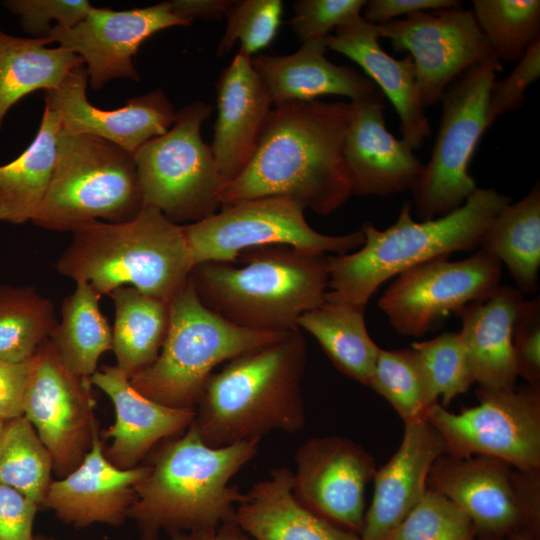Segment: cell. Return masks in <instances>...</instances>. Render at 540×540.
Segmentation results:
<instances>
[{
	"label": "cell",
	"mask_w": 540,
	"mask_h": 540,
	"mask_svg": "<svg viewBox=\"0 0 540 540\" xmlns=\"http://www.w3.org/2000/svg\"><path fill=\"white\" fill-rule=\"evenodd\" d=\"M350 102L274 106L246 168L229 184L221 207L267 196L290 198L326 216L353 195L344 159Z\"/></svg>",
	"instance_id": "1"
},
{
	"label": "cell",
	"mask_w": 540,
	"mask_h": 540,
	"mask_svg": "<svg viewBox=\"0 0 540 540\" xmlns=\"http://www.w3.org/2000/svg\"><path fill=\"white\" fill-rule=\"evenodd\" d=\"M307 346L300 328L244 352L207 379L190 426L211 447L296 433L306 422L302 379Z\"/></svg>",
	"instance_id": "2"
},
{
	"label": "cell",
	"mask_w": 540,
	"mask_h": 540,
	"mask_svg": "<svg viewBox=\"0 0 540 540\" xmlns=\"http://www.w3.org/2000/svg\"><path fill=\"white\" fill-rule=\"evenodd\" d=\"M259 440L224 447L205 444L192 426L154 455L147 475L136 486L128 518L140 540L216 528L235 518L244 499L231 479L258 452Z\"/></svg>",
	"instance_id": "3"
},
{
	"label": "cell",
	"mask_w": 540,
	"mask_h": 540,
	"mask_svg": "<svg viewBox=\"0 0 540 540\" xmlns=\"http://www.w3.org/2000/svg\"><path fill=\"white\" fill-rule=\"evenodd\" d=\"M510 203L508 195L493 188H477L462 206L435 219L415 221L408 202L384 230L365 223L359 250L328 255L325 301L365 308L388 279L435 258L475 250L491 221Z\"/></svg>",
	"instance_id": "4"
},
{
	"label": "cell",
	"mask_w": 540,
	"mask_h": 540,
	"mask_svg": "<svg viewBox=\"0 0 540 540\" xmlns=\"http://www.w3.org/2000/svg\"><path fill=\"white\" fill-rule=\"evenodd\" d=\"M240 257L243 266L205 262L194 266L189 276L201 302L232 324L285 333L325 301L328 255L266 246Z\"/></svg>",
	"instance_id": "5"
},
{
	"label": "cell",
	"mask_w": 540,
	"mask_h": 540,
	"mask_svg": "<svg viewBox=\"0 0 540 540\" xmlns=\"http://www.w3.org/2000/svg\"><path fill=\"white\" fill-rule=\"evenodd\" d=\"M71 233L56 269L100 296L128 286L170 303L189 280L193 265L183 227L156 208L143 206L129 221L96 220Z\"/></svg>",
	"instance_id": "6"
},
{
	"label": "cell",
	"mask_w": 540,
	"mask_h": 540,
	"mask_svg": "<svg viewBox=\"0 0 540 540\" xmlns=\"http://www.w3.org/2000/svg\"><path fill=\"white\" fill-rule=\"evenodd\" d=\"M282 334L250 330L225 320L201 302L189 279L170 302L169 327L158 357L130 377V382L160 404L194 410L218 365Z\"/></svg>",
	"instance_id": "7"
},
{
	"label": "cell",
	"mask_w": 540,
	"mask_h": 540,
	"mask_svg": "<svg viewBox=\"0 0 540 540\" xmlns=\"http://www.w3.org/2000/svg\"><path fill=\"white\" fill-rule=\"evenodd\" d=\"M142 207L131 153L95 136L61 130L54 172L35 225L72 232L96 220L129 221Z\"/></svg>",
	"instance_id": "8"
},
{
	"label": "cell",
	"mask_w": 540,
	"mask_h": 540,
	"mask_svg": "<svg viewBox=\"0 0 540 540\" xmlns=\"http://www.w3.org/2000/svg\"><path fill=\"white\" fill-rule=\"evenodd\" d=\"M212 106L196 100L176 111L171 128L132 155L143 206L159 210L175 224L201 221L221 206L223 183L211 145L201 137Z\"/></svg>",
	"instance_id": "9"
},
{
	"label": "cell",
	"mask_w": 540,
	"mask_h": 540,
	"mask_svg": "<svg viewBox=\"0 0 540 540\" xmlns=\"http://www.w3.org/2000/svg\"><path fill=\"white\" fill-rule=\"evenodd\" d=\"M499 68V60L492 53L463 72L444 92L431 157L411 190L420 221L454 211L477 189L468 167L484 131L490 127L488 100Z\"/></svg>",
	"instance_id": "10"
},
{
	"label": "cell",
	"mask_w": 540,
	"mask_h": 540,
	"mask_svg": "<svg viewBox=\"0 0 540 540\" xmlns=\"http://www.w3.org/2000/svg\"><path fill=\"white\" fill-rule=\"evenodd\" d=\"M222 208L201 221L182 225L193 267L205 262L234 263L244 251L266 246L340 255L365 241L362 228L344 235L317 232L307 223L305 209L286 197L247 199Z\"/></svg>",
	"instance_id": "11"
},
{
	"label": "cell",
	"mask_w": 540,
	"mask_h": 540,
	"mask_svg": "<svg viewBox=\"0 0 540 540\" xmlns=\"http://www.w3.org/2000/svg\"><path fill=\"white\" fill-rule=\"evenodd\" d=\"M427 487L459 506L478 535L505 539L524 530L540 538V468L520 470L490 456L441 455Z\"/></svg>",
	"instance_id": "12"
},
{
	"label": "cell",
	"mask_w": 540,
	"mask_h": 540,
	"mask_svg": "<svg viewBox=\"0 0 540 540\" xmlns=\"http://www.w3.org/2000/svg\"><path fill=\"white\" fill-rule=\"evenodd\" d=\"M479 404L448 411L439 402L424 418L439 432L445 454L501 459L520 470L540 468V388L477 389Z\"/></svg>",
	"instance_id": "13"
},
{
	"label": "cell",
	"mask_w": 540,
	"mask_h": 540,
	"mask_svg": "<svg viewBox=\"0 0 540 540\" xmlns=\"http://www.w3.org/2000/svg\"><path fill=\"white\" fill-rule=\"evenodd\" d=\"M501 268L482 250L458 261L435 258L399 274L378 306L396 332L422 337L449 314L490 297L500 285Z\"/></svg>",
	"instance_id": "14"
},
{
	"label": "cell",
	"mask_w": 540,
	"mask_h": 540,
	"mask_svg": "<svg viewBox=\"0 0 540 540\" xmlns=\"http://www.w3.org/2000/svg\"><path fill=\"white\" fill-rule=\"evenodd\" d=\"M376 26L396 52L409 53L425 109L441 101L463 72L492 54L472 10L461 6L418 11Z\"/></svg>",
	"instance_id": "15"
},
{
	"label": "cell",
	"mask_w": 540,
	"mask_h": 540,
	"mask_svg": "<svg viewBox=\"0 0 540 540\" xmlns=\"http://www.w3.org/2000/svg\"><path fill=\"white\" fill-rule=\"evenodd\" d=\"M95 398L90 378L71 373L49 339L34 355L23 416L32 424L62 478L89 451L95 430Z\"/></svg>",
	"instance_id": "16"
},
{
	"label": "cell",
	"mask_w": 540,
	"mask_h": 540,
	"mask_svg": "<svg viewBox=\"0 0 540 540\" xmlns=\"http://www.w3.org/2000/svg\"><path fill=\"white\" fill-rule=\"evenodd\" d=\"M294 460L295 498L320 517L360 535L365 489L377 470L374 457L349 438L324 436L307 440Z\"/></svg>",
	"instance_id": "17"
},
{
	"label": "cell",
	"mask_w": 540,
	"mask_h": 540,
	"mask_svg": "<svg viewBox=\"0 0 540 540\" xmlns=\"http://www.w3.org/2000/svg\"><path fill=\"white\" fill-rule=\"evenodd\" d=\"M191 24L173 14L168 1L120 11L93 7L75 26L54 25L48 37L81 57L98 90L116 78L140 81L133 58L143 42L161 30Z\"/></svg>",
	"instance_id": "18"
},
{
	"label": "cell",
	"mask_w": 540,
	"mask_h": 540,
	"mask_svg": "<svg viewBox=\"0 0 540 540\" xmlns=\"http://www.w3.org/2000/svg\"><path fill=\"white\" fill-rule=\"evenodd\" d=\"M87 81L82 65L59 87L44 93L45 105L59 114L65 132L95 136L133 154L148 140L165 134L175 121L173 104L160 89L131 98L121 108L103 110L88 101Z\"/></svg>",
	"instance_id": "19"
},
{
	"label": "cell",
	"mask_w": 540,
	"mask_h": 540,
	"mask_svg": "<svg viewBox=\"0 0 540 540\" xmlns=\"http://www.w3.org/2000/svg\"><path fill=\"white\" fill-rule=\"evenodd\" d=\"M350 104L344 159L353 195L387 197L411 191L424 164L403 139L388 131L384 96Z\"/></svg>",
	"instance_id": "20"
},
{
	"label": "cell",
	"mask_w": 540,
	"mask_h": 540,
	"mask_svg": "<svg viewBox=\"0 0 540 540\" xmlns=\"http://www.w3.org/2000/svg\"><path fill=\"white\" fill-rule=\"evenodd\" d=\"M148 471L149 465L121 469L112 464L95 430L82 462L51 482L42 505L62 522L77 528L96 523L118 526L128 518L136 486Z\"/></svg>",
	"instance_id": "21"
},
{
	"label": "cell",
	"mask_w": 540,
	"mask_h": 540,
	"mask_svg": "<svg viewBox=\"0 0 540 540\" xmlns=\"http://www.w3.org/2000/svg\"><path fill=\"white\" fill-rule=\"evenodd\" d=\"M215 89L218 114L211 149L225 187L250 162L273 102L251 57L239 51L221 71Z\"/></svg>",
	"instance_id": "22"
},
{
	"label": "cell",
	"mask_w": 540,
	"mask_h": 540,
	"mask_svg": "<svg viewBox=\"0 0 540 540\" xmlns=\"http://www.w3.org/2000/svg\"><path fill=\"white\" fill-rule=\"evenodd\" d=\"M404 425L399 448L373 477V496L366 509L362 540L386 539L422 499L432 465L445 454L441 435L425 418Z\"/></svg>",
	"instance_id": "23"
},
{
	"label": "cell",
	"mask_w": 540,
	"mask_h": 540,
	"mask_svg": "<svg viewBox=\"0 0 540 540\" xmlns=\"http://www.w3.org/2000/svg\"><path fill=\"white\" fill-rule=\"evenodd\" d=\"M90 382L114 405L115 421L104 432L112 441L104 453L118 468L138 466L160 440L185 431L193 421V409L168 407L146 397L116 365L103 366L90 377Z\"/></svg>",
	"instance_id": "24"
},
{
	"label": "cell",
	"mask_w": 540,
	"mask_h": 540,
	"mask_svg": "<svg viewBox=\"0 0 540 540\" xmlns=\"http://www.w3.org/2000/svg\"><path fill=\"white\" fill-rule=\"evenodd\" d=\"M377 26L361 15L340 25L324 43L357 63L381 93L393 104L400 121L402 139L419 149L430 136L431 129L425 114L415 79V67L409 55L395 59L379 43Z\"/></svg>",
	"instance_id": "25"
},
{
	"label": "cell",
	"mask_w": 540,
	"mask_h": 540,
	"mask_svg": "<svg viewBox=\"0 0 540 540\" xmlns=\"http://www.w3.org/2000/svg\"><path fill=\"white\" fill-rule=\"evenodd\" d=\"M326 51L324 41L313 40L303 42L292 54H256L251 62L274 106L314 101L324 95L344 96L350 102L384 96L367 76L329 61Z\"/></svg>",
	"instance_id": "26"
},
{
	"label": "cell",
	"mask_w": 540,
	"mask_h": 540,
	"mask_svg": "<svg viewBox=\"0 0 540 540\" xmlns=\"http://www.w3.org/2000/svg\"><path fill=\"white\" fill-rule=\"evenodd\" d=\"M523 293L499 285L488 298L472 302L457 316L458 333L474 383L484 390L513 389L518 378L513 355V325Z\"/></svg>",
	"instance_id": "27"
},
{
	"label": "cell",
	"mask_w": 540,
	"mask_h": 540,
	"mask_svg": "<svg viewBox=\"0 0 540 540\" xmlns=\"http://www.w3.org/2000/svg\"><path fill=\"white\" fill-rule=\"evenodd\" d=\"M293 472L271 470L237 505L238 525L256 540H362L302 505L294 496Z\"/></svg>",
	"instance_id": "28"
},
{
	"label": "cell",
	"mask_w": 540,
	"mask_h": 540,
	"mask_svg": "<svg viewBox=\"0 0 540 540\" xmlns=\"http://www.w3.org/2000/svg\"><path fill=\"white\" fill-rule=\"evenodd\" d=\"M61 130L59 114L45 105L31 144L13 161L0 165V221H33L52 179Z\"/></svg>",
	"instance_id": "29"
},
{
	"label": "cell",
	"mask_w": 540,
	"mask_h": 540,
	"mask_svg": "<svg viewBox=\"0 0 540 540\" xmlns=\"http://www.w3.org/2000/svg\"><path fill=\"white\" fill-rule=\"evenodd\" d=\"M50 43L49 37H18L0 28V130L7 112L22 98L39 89H56L84 64L62 46L46 47Z\"/></svg>",
	"instance_id": "30"
},
{
	"label": "cell",
	"mask_w": 540,
	"mask_h": 540,
	"mask_svg": "<svg viewBox=\"0 0 540 540\" xmlns=\"http://www.w3.org/2000/svg\"><path fill=\"white\" fill-rule=\"evenodd\" d=\"M364 311V307L324 301L302 314L297 327L317 340L341 373L369 386L380 347L367 331Z\"/></svg>",
	"instance_id": "31"
},
{
	"label": "cell",
	"mask_w": 540,
	"mask_h": 540,
	"mask_svg": "<svg viewBox=\"0 0 540 540\" xmlns=\"http://www.w3.org/2000/svg\"><path fill=\"white\" fill-rule=\"evenodd\" d=\"M114 303L112 350L116 366L132 377L158 357L170 320V303L133 287L110 294Z\"/></svg>",
	"instance_id": "32"
},
{
	"label": "cell",
	"mask_w": 540,
	"mask_h": 540,
	"mask_svg": "<svg viewBox=\"0 0 540 540\" xmlns=\"http://www.w3.org/2000/svg\"><path fill=\"white\" fill-rule=\"evenodd\" d=\"M479 246L506 265L521 292H536L540 266L539 187L503 208L486 228Z\"/></svg>",
	"instance_id": "33"
},
{
	"label": "cell",
	"mask_w": 540,
	"mask_h": 540,
	"mask_svg": "<svg viewBox=\"0 0 540 540\" xmlns=\"http://www.w3.org/2000/svg\"><path fill=\"white\" fill-rule=\"evenodd\" d=\"M100 298L88 283H76L63 300L61 321L49 336L60 361L79 377L90 378L100 356L112 350V328L100 310Z\"/></svg>",
	"instance_id": "34"
},
{
	"label": "cell",
	"mask_w": 540,
	"mask_h": 540,
	"mask_svg": "<svg viewBox=\"0 0 540 540\" xmlns=\"http://www.w3.org/2000/svg\"><path fill=\"white\" fill-rule=\"evenodd\" d=\"M57 323L53 302L35 288L0 286V360L32 358Z\"/></svg>",
	"instance_id": "35"
},
{
	"label": "cell",
	"mask_w": 540,
	"mask_h": 540,
	"mask_svg": "<svg viewBox=\"0 0 540 540\" xmlns=\"http://www.w3.org/2000/svg\"><path fill=\"white\" fill-rule=\"evenodd\" d=\"M52 471L51 454L26 417L6 421L0 438V483L39 507L53 481Z\"/></svg>",
	"instance_id": "36"
},
{
	"label": "cell",
	"mask_w": 540,
	"mask_h": 540,
	"mask_svg": "<svg viewBox=\"0 0 540 540\" xmlns=\"http://www.w3.org/2000/svg\"><path fill=\"white\" fill-rule=\"evenodd\" d=\"M472 3L476 22L498 60L518 62L540 38L539 0H473Z\"/></svg>",
	"instance_id": "37"
},
{
	"label": "cell",
	"mask_w": 540,
	"mask_h": 540,
	"mask_svg": "<svg viewBox=\"0 0 540 540\" xmlns=\"http://www.w3.org/2000/svg\"><path fill=\"white\" fill-rule=\"evenodd\" d=\"M369 387L392 405L404 423L424 418L428 408L437 403L430 395L420 357L413 347L379 348Z\"/></svg>",
	"instance_id": "38"
},
{
	"label": "cell",
	"mask_w": 540,
	"mask_h": 540,
	"mask_svg": "<svg viewBox=\"0 0 540 540\" xmlns=\"http://www.w3.org/2000/svg\"><path fill=\"white\" fill-rule=\"evenodd\" d=\"M477 536L474 524L459 506L427 489L385 540H477Z\"/></svg>",
	"instance_id": "39"
},
{
	"label": "cell",
	"mask_w": 540,
	"mask_h": 540,
	"mask_svg": "<svg viewBox=\"0 0 540 540\" xmlns=\"http://www.w3.org/2000/svg\"><path fill=\"white\" fill-rule=\"evenodd\" d=\"M412 347L420 357L432 399L438 402L441 397L442 406L474 384L458 333L444 332L428 341L415 342Z\"/></svg>",
	"instance_id": "40"
},
{
	"label": "cell",
	"mask_w": 540,
	"mask_h": 540,
	"mask_svg": "<svg viewBox=\"0 0 540 540\" xmlns=\"http://www.w3.org/2000/svg\"><path fill=\"white\" fill-rule=\"evenodd\" d=\"M282 12L281 0L234 1L225 15L226 29L216 54H227L239 40V52L253 57L276 37Z\"/></svg>",
	"instance_id": "41"
},
{
	"label": "cell",
	"mask_w": 540,
	"mask_h": 540,
	"mask_svg": "<svg viewBox=\"0 0 540 540\" xmlns=\"http://www.w3.org/2000/svg\"><path fill=\"white\" fill-rule=\"evenodd\" d=\"M365 0H297L288 21L299 40L324 41L329 32L360 16Z\"/></svg>",
	"instance_id": "42"
},
{
	"label": "cell",
	"mask_w": 540,
	"mask_h": 540,
	"mask_svg": "<svg viewBox=\"0 0 540 540\" xmlns=\"http://www.w3.org/2000/svg\"><path fill=\"white\" fill-rule=\"evenodd\" d=\"M3 5L20 17L23 30L34 38L48 37L52 21L60 27L75 26L93 8L87 0H7Z\"/></svg>",
	"instance_id": "43"
},
{
	"label": "cell",
	"mask_w": 540,
	"mask_h": 540,
	"mask_svg": "<svg viewBox=\"0 0 540 540\" xmlns=\"http://www.w3.org/2000/svg\"><path fill=\"white\" fill-rule=\"evenodd\" d=\"M512 345L517 376L540 388L539 297L522 301L513 325Z\"/></svg>",
	"instance_id": "44"
},
{
	"label": "cell",
	"mask_w": 540,
	"mask_h": 540,
	"mask_svg": "<svg viewBox=\"0 0 540 540\" xmlns=\"http://www.w3.org/2000/svg\"><path fill=\"white\" fill-rule=\"evenodd\" d=\"M540 77V38L535 40L517 62L511 73L494 81L488 100V123L501 115L519 109L526 89Z\"/></svg>",
	"instance_id": "45"
},
{
	"label": "cell",
	"mask_w": 540,
	"mask_h": 540,
	"mask_svg": "<svg viewBox=\"0 0 540 540\" xmlns=\"http://www.w3.org/2000/svg\"><path fill=\"white\" fill-rule=\"evenodd\" d=\"M38 506L16 489L0 483V540H35Z\"/></svg>",
	"instance_id": "46"
},
{
	"label": "cell",
	"mask_w": 540,
	"mask_h": 540,
	"mask_svg": "<svg viewBox=\"0 0 540 540\" xmlns=\"http://www.w3.org/2000/svg\"><path fill=\"white\" fill-rule=\"evenodd\" d=\"M33 364L34 356L22 362L0 360V420L23 416Z\"/></svg>",
	"instance_id": "47"
},
{
	"label": "cell",
	"mask_w": 540,
	"mask_h": 540,
	"mask_svg": "<svg viewBox=\"0 0 540 540\" xmlns=\"http://www.w3.org/2000/svg\"><path fill=\"white\" fill-rule=\"evenodd\" d=\"M459 6L461 2L456 0H371L364 6L362 17L374 25H381L401 15Z\"/></svg>",
	"instance_id": "48"
},
{
	"label": "cell",
	"mask_w": 540,
	"mask_h": 540,
	"mask_svg": "<svg viewBox=\"0 0 540 540\" xmlns=\"http://www.w3.org/2000/svg\"><path fill=\"white\" fill-rule=\"evenodd\" d=\"M171 11L178 18L192 23L195 19L218 20L225 17L232 0H172Z\"/></svg>",
	"instance_id": "49"
},
{
	"label": "cell",
	"mask_w": 540,
	"mask_h": 540,
	"mask_svg": "<svg viewBox=\"0 0 540 540\" xmlns=\"http://www.w3.org/2000/svg\"><path fill=\"white\" fill-rule=\"evenodd\" d=\"M171 540H256L246 533L236 522L230 519L216 528L176 533Z\"/></svg>",
	"instance_id": "50"
},
{
	"label": "cell",
	"mask_w": 540,
	"mask_h": 540,
	"mask_svg": "<svg viewBox=\"0 0 540 540\" xmlns=\"http://www.w3.org/2000/svg\"><path fill=\"white\" fill-rule=\"evenodd\" d=\"M504 540H539L524 530H517L510 533Z\"/></svg>",
	"instance_id": "51"
},
{
	"label": "cell",
	"mask_w": 540,
	"mask_h": 540,
	"mask_svg": "<svg viewBox=\"0 0 540 540\" xmlns=\"http://www.w3.org/2000/svg\"><path fill=\"white\" fill-rule=\"evenodd\" d=\"M477 540H504L498 537L487 536V535H478Z\"/></svg>",
	"instance_id": "52"
},
{
	"label": "cell",
	"mask_w": 540,
	"mask_h": 540,
	"mask_svg": "<svg viewBox=\"0 0 540 540\" xmlns=\"http://www.w3.org/2000/svg\"><path fill=\"white\" fill-rule=\"evenodd\" d=\"M35 540H54V539L51 537L44 536V535H38V536H35Z\"/></svg>",
	"instance_id": "53"
},
{
	"label": "cell",
	"mask_w": 540,
	"mask_h": 540,
	"mask_svg": "<svg viewBox=\"0 0 540 540\" xmlns=\"http://www.w3.org/2000/svg\"><path fill=\"white\" fill-rule=\"evenodd\" d=\"M5 422L6 421L0 420V438H1V435H2V432H3V429H4Z\"/></svg>",
	"instance_id": "54"
}]
</instances>
